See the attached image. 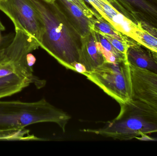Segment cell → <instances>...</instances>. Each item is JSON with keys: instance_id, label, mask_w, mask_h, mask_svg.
Masks as SVG:
<instances>
[{"instance_id": "1", "label": "cell", "mask_w": 157, "mask_h": 156, "mask_svg": "<svg viewBox=\"0 0 157 156\" xmlns=\"http://www.w3.org/2000/svg\"><path fill=\"white\" fill-rule=\"evenodd\" d=\"M42 20L45 32L40 47L67 69L80 62L82 36L58 2L30 0Z\"/></svg>"}, {"instance_id": "2", "label": "cell", "mask_w": 157, "mask_h": 156, "mask_svg": "<svg viewBox=\"0 0 157 156\" xmlns=\"http://www.w3.org/2000/svg\"><path fill=\"white\" fill-rule=\"evenodd\" d=\"M120 105L118 116L103 127L83 129L82 132L121 141L157 133V113L148 105L133 99Z\"/></svg>"}, {"instance_id": "3", "label": "cell", "mask_w": 157, "mask_h": 156, "mask_svg": "<svg viewBox=\"0 0 157 156\" xmlns=\"http://www.w3.org/2000/svg\"><path fill=\"white\" fill-rule=\"evenodd\" d=\"M71 117L42 99L35 102L0 101V131L17 130L43 122L57 124L65 132Z\"/></svg>"}, {"instance_id": "4", "label": "cell", "mask_w": 157, "mask_h": 156, "mask_svg": "<svg viewBox=\"0 0 157 156\" xmlns=\"http://www.w3.org/2000/svg\"><path fill=\"white\" fill-rule=\"evenodd\" d=\"M15 31L12 41L0 48V78L16 74L29 79L38 89L41 88L45 82L34 75L27 60L28 55L38 49L39 43L20 30Z\"/></svg>"}, {"instance_id": "5", "label": "cell", "mask_w": 157, "mask_h": 156, "mask_svg": "<svg viewBox=\"0 0 157 156\" xmlns=\"http://www.w3.org/2000/svg\"><path fill=\"white\" fill-rule=\"evenodd\" d=\"M83 75L119 104L132 100V77L127 60L115 63L105 62Z\"/></svg>"}, {"instance_id": "6", "label": "cell", "mask_w": 157, "mask_h": 156, "mask_svg": "<svg viewBox=\"0 0 157 156\" xmlns=\"http://www.w3.org/2000/svg\"><path fill=\"white\" fill-rule=\"evenodd\" d=\"M0 10L13 22L15 30H19L42 42L45 32L42 20L30 0H3Z\"/></svg>"}, {"instance_id": "7", "label": "cell", "mask_w": 157, "mask_h": 156, "mask_svg": "<svg viewBox=\"0 0 157 156\" xmlns=\"http://www.w3.org/2000/svg\"><path fill=\"white\" fill-rule=\"evenodd\" d=\"M120 13L136 24L157 30V0H110Z\"/></svg>"}, {"instance_id": "8", "label": "cell", "mask_w": 157, "mask_h": 156, "mask_svg": "<svg viewBox=\"0 0 157 156\" xmlns=\"http://www.w3.org/2000/svg\"><path fill=\"white\" fill-rule=\"evenodd\" d=\"M132 99L143 102L157 113V75L130 66Z\"/></svg>"}, {"instance_id": "9", "label": "cell", "mask_w": 157, "mask_h": 156, "mask_svg": "<svg viewBox=\"0 0 157 156\" xmlns=\"http://www.w3.org/2000/svg\"><path fill=\"white\" fill-rule=\"evenodd\" d=\"M101 10L99 14L117 31L135 40L138 24L132 22L120 13L110 0H99Z\"/></svg>"}, {"instance_id": "10", "label": "cell", "mask_w": 157, "mask_h": 156, "mask_svg": "<svg viewBox=\"0 0 157 156\" xmlns=\"http://www.w3.org/2000/svg\"><path fill=\"white\" fill-rule=\"evenodd\" d=\"M142 47L138 42L134 41L126 52V59L130 66H133L157 75V53Z\"/></svg>"}, {"instance_id": "11", "label": "cell", "mask_w": 157, "mask_h": 156, "mask_svg": "<svg viewBox=\"0 0 157 156\" xmlns=\"http://www.w3.org/2000/svg\"><path fill=\"white\" fill-rule=\"evenodd\" d=\"M94 33L90 30L89 34L82 37L80 63L85 65L87 71H91L102 65L105 59L97 48Z\"/></svg>"}, {"instance_id": "12", "label": "cell", "mask_w": 157, "mask_h": 156, "mask_svg": "<svg viewBox=\"0 0 157 156\" xmlns=\"http://www.w3.org/2000/svg\"><path fill=\"white\" fill-rule=\"evenodd\" d=\"M57 2L81 36H85L90 33L91 25L90 19L76 5L67 0H58Z\"/></svg>"}, {"instance_id": "13", "label": "cell", "mask_w": 157, "mask_h": 156, "mask_svg": "<svg viewBox=\"0 0 157 156\" xmlns=\"http://www.w3.org/2000/svg\"><path fill=\"white\" fill-rule=\"evenodd\" d=\"M32 83L29 79L16 74L0 78V99L22 91Z\"/></svg>"}, {"instance_id": "14", "label": "cell", "mask_w": 157, "mask_h": 156, "mask_svg": "<svg viewBox=\"0 0 157 156\" xmlns=\"http://www.w3.org/2000/svg\"><path fill=\"white\" fill-rule=\"evenodd\" d=\"M90 21L91 23L90 29H93L95 32L106 34L122 41H129L131 38L116 30L101 16L94 17Z\"/></svg>"}, {"instance_id": "15", "label": "cell", "mask_w": 157, "mask_h": 156, "mask_svg": "<svg viewBox=\"0 0 157 156\" xmlns=\"http://www.w3.org/2000/svg\"><path fill=\"white\" fill-rule=\"evenodd\" d=\"M136 31L135 41L141 45L157 53V38L148 33L142 27L141 24Z\"/></svg>"}, {"instance_id": "16", "label": "cell", "mask_w": 157, "mask_h": 156, "mask_svg": "<svg viewBox=\"0 0 157 156\" xmlns=\"http://www.w3.org/2000/svg\"><path fill=\"white\" fill-rule=\"evenodd\" d=\"M97 33L102 35L104 37L106 38L119 52L124 55L126 57V52H127L128 48L129 47L130 45L135 41L132 38H131L129 41H122L103 33H98V32H97Z\"/></svg>"}, {"instance_id": "17", "label": "cell", "mask_w": 157, "mask_h": 156, "mask_svg": "<svg viewBox=\"0 0 157 156\" xmlns=\"http://www.w3.org/2000/svg\"><path fill=\"white\" fill-rule=\"evenodd\" d=\"M90 30H92L93 31L96 41H98L99 42H100L101 44V45L104 48L106 49L109 50V51H110L113 55H115L119 60H127L126 57L124 55L122 54L121 53L119 52L113 46L111 43L106 38L104 37L102 35L95 32L93 29H91Z\"/></svg>"}, {"instance_id": "18", "label": "cell", "mask_w": 157, "mask_h": 156, "mask_svg": "<svg viewBox=\"0 0 157 156\" xmlns=\"http://www.w3.org/2000/svg\"><path fill=\"white\" fill-rule=\"evenodd\" d=\"M77 6L84 15L89 19L101 16L98 13L94 12L87 6L84 0H67Z\"/></svg>"}, {"instance_id": "19", "label": "cell", "mask_w": 157, "mask_h": 156, "mask_svg": "<svg viewBox=\"0 0 157 156\" xmlns=\"http://www.w3.org/2000/svg\"><path fill=\"white\" fill-rule=\"evenodd\" d=\"M96 46L98 49L99 51L101 53L103 56V57L105 59V62H109V63H115L118 61H121V60H119L115 55H113L110 51L104 48L101 44L98 41H96Z\"/></svg>"}, {"instance_id": "20", "label": "cell", "mask_w": 157, "mask_h": 156, "mask_svg": "<svg viewBox=\"0 0 157 156\" xmlns=\"http://www.w3.org/2000/svg\"><path fill=\"white\" fill-rule=\"evenodd\" d=\"M14 34H9L2 37L0 39V48L6 46L10 43L13 38Z\"/></svg>"}, {"instance_id": "21", "label": "cell", "mask_w": 157, "mask_h": 156, "mask_svg": "<svg viewBox=\"0 0 157 156\" xmlns=\"http://www.w3.org/2000/svg\"><path fill=\"white\" fill-rule=\"evenodd\" d=\"M74 71L81 74H83L87 71L86 69L85 65L80 62H75L74 64Z\"/></svg>"}, {"instance_id": "22", "label": "cell", "mask_w": 157, "mask_h": 156, "mask_svg": "<svg viewBox=\"0 0 157 156\" xmlns=\"http://www.w3.org/2000/svg\"><path fill=\"white\" fill-rule=\"evenodd\" d=\"M27 60L29 64L32 67V66L34 65L35 62H36V58H35V56H34L32 54H31V53H29V54L28 55Z\"/></svg>"}, {"instance_id": "23", "label": "cell", "mask_w": 157, "mask_h": 156, "mask_svg": "<svg viewBox=\"0 0 157 156\" xmlns=\"http://www.w3.org/2000/svg\"><path fill=\"white\" fill-rule=\"evenodd\" d=\"M42 1L48 3L53 4L56 2V0H42Z\"/></svg>"}, {"instance_id": "24", "label": "cell", "mask_w": 157, "mask_h": 156, "mask_svg": "<svg viewBox=\"0 0 157 156\" xmlns=\"http://www.w3.org/2000/svg\"><path fill=\"white\" fill-rule=\"evenodd\" d=\"M5 30V27L0 20V30L1 31H4Z\"/></svg>"}, {"instance_id": "25", "label": "cell", "mask_w": 157, "mask_h": 156, "mask_svg": "<svg viewBox=\"0 0 157 156\" xmlns=\"http://www.w3.org/2000/svg\"><path fill=\"white\" fill-rule=\"evenodd\" d=\"M3 1V0H0V3H1V2H2V1Z\"/></svg>"}]
</instances>
